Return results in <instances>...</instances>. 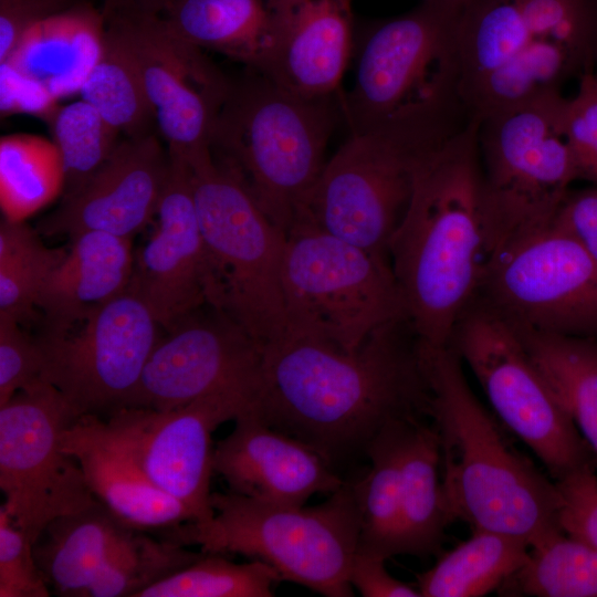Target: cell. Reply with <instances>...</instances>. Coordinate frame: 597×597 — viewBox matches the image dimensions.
<instances>
[{"label":"cell","mask_w":597,"mask_h":597,"mask_svg":"<svg viewBox=\"0 0 597 597\" xmlns=\"http://www.w3.org/2000/svg\"><path fill=\"white\" fill-rule=\"evenodd\" d=\"M429 402L423 346L402 316L353 353L290 334L265 344L252 410L338 472L388 426L429 419Z\"/></svg>","instance_id":"6da1fadb"},{"label":"cell","mask_w":597,"mask_h":597,"mask_svg":"<svg viewBox=\"0 0 597 597\" xmlns=\"http://www.w3.org/2000/svg\"><path fill=\"white\" fill-rule=\"evenodd\" d=\"M465 0H421L355 35L352 87L339 94L349 134H376L429 154L473 118L464 92Z\"/></svg>","instance_id":"7a4b0ae2"},{"label":"cell","mask_w":597,"mask_h":597,"mask_svg":"<svg viewBox=\"0 0 597 597\" xmlns=\"http://www.w3.org/2000/svg\"><path fill=\"white\" fill-rule=\"evenodd\" d=\"M479 121L425 156L388 245L406 317L421 343L446 347L485 262Z\"/></svg>","instance_id":"3957f363"},{"label":"cell","mask_w":597,"mask_h":597,"mask_svg":"<svg viewBox=\"0 0 597 597\" xmlns=\"http://www.w3.org/2000/svg\"><path fill=\"white\" fill-rule=\"evenodd\" d=\"M423 352L430 385L428 415L439 440L442 486L452 520L528 546L561 531L556 482L507 441L473 394L463 363L449 345H423Z\"/></svg>","instance_id":"277c9868"},{"label":"cell","mask_w":597,"mask_h":597,"mask_svg":"<svg viewBox=\"0 0 597 597\" xmlns=\"http://www.w3.org/2000/svg\"><path fill=\"white\" fill-rule=\"evenodd\" d=\"M464 92L483 118L597 71V0H465Z\"/></svg>","instance_id":"5b68a950"},{"label":"cell","mask_w":597,"mask_h":597,"mask_svg":"<svg viewBox=\"0 0 597 597\" xmlns=\"http://www.w3.org/2000/svg\"><path fill=\"white\" fill-rule=\"evenodd\" d=\"M341 118L339 95L305 97L244 67L230 80L210 139L211 156L286 233L325 167L326 148Z\"/></svg>","instance_id":"8992f818"},{"label":"cell","mask_w":597,"mask_h":597,"mask_svg":"<svg viewBox=\"0 0 597 597\" xmlns=\"http://www.w3.org/2000/svg\"><path fill=\"white\" fill-rule=\"evenodd\" d=\"M213 516L163 531L164 538L202 552L240 554L272 566L282 580L327 597L353 596L349 567L360 514L354 481L316 505H279L232 491L212 492Z\"/></svg>","instance_id":"52a82bcc"},{"label":"cell","mask_w":597,"mask_h":597,"mask_svg":"<svg viewBox=\"0 0 597 597\" xmlns=\"http://www.w3.org/2000/svg\"><path fill=\"white\" fill-rule=\"evenodd\" d=\"M565 102L549 94L478 119L485 260L551 227L578 179L563 130Z\"/></svg>","instance_id":"ba28073f"},{"label":"cell","mask_w":597,"mask_h":597,"mask_svg":"<svg viewBox=\"0 0 597 597\" xmlns=\"http://www.w3.org/2000/svg\"><path fill=\"white\" fill-rule=\"evenodd\" d=\"M282 290L285 334L320 339L348 353L384 324L406 316L389 259L304 216L285 233Z\"/></svg>","instance_id":"9c48e42d"},{"label":"cell","mask_w":597,"mask_h":597,"mask_svg":"<svg viewBox=\"0 0 597 597\" xmlns=\"http://www.w3.org/2000/svg\"><path fill=\"white\" fill-rule=\"evenodd\" d=\"M192 175L217 306L263 347L281 338L287 327L282 290L285 233L240 179L213 159L192 169Z\"/></svg>","instance_id":"30bf717a"},{"label":"cell","mask_w":597,"mask_h":597,"mask_svg":"<svg viewBox=\"0 0 597 597\" xmlns=\"http://www.w3.org/2000/svg\"><path fill=\"white\" fill-rule=\"evenodd\" d=\"M448 345L469 366L500 422L527 446L555 482L597 465L517 332L495 310L474 296Z\"/></svg>","instance_id":"8fae6325"},{"label":"cell","mask_w":597,"mask_h":597,"mask_svg":"<svg viewBox=\"0 0 597 597\" xmlns=\"http://www.w3.org/2000/svg\"><path fill=\"white\" fill-rule=\"evenodd\" d=\"M77 418L62 394L40 380L0 406L1 505L35 543L55 519L97 502L63 436Z\"/></svg>","instance_id":"7c38bea8"},{"label":"cell","mask_w":597,"mask_h":597,"mask_svg":"<svg viewBox=\"0 0 597 597\" xmlns=\"http://www.w3.org/2000/svg\"><path fill=\"white\" fill-rule=\"evenodd\" d=\"M475 296L514 327L597 339V262L556 223L490 255Z\"/></svg>","instance_id":"4fadbf2b"},{"label":"cell","mask_w":597,"mask_h":597,"mask_svg":"<svg viewBox=\"0 0 597 597\" xmlns=\"http://www.w3.org/2000/svg\"><path fill=\"white\" fill-rule=\"evenodd\" d=\"M103 14L105 27L135 61L169 154L185 159L191 169L210 161V139L231 77L206 51L175 33L159 13Z\"/></svg>","instance_id":"5bb4252c"},{"label":"cell","mask_w":597,"mask_h":597,"mask_svg":"<svg viewBox=\"0 0 597 597\" xmlns=\"http://www.w3.org/2000/svg\"><path fill=\"white\" fill-rule=\"evenodd\" d=\"M253 397L251 389L229 388L168 410L126 407L109 413L106 421L92 416L102 437L200 524L214 513L212 433L250 411Z\"/></svg>","instance_id":"9a60e30c"},{"label":"cell","mask_w":597,"mask_h":597,"mask_svg":"<svg viewBox=\"0 0 597 597\" xmlns=\"http://www.w3.org/2000/svg\"><path fill=\"white\" fill-rule=\"evenodd\" d=\"M73 328L45 333L42 379L64 397L76 418L112 413L139 383L164 328L129 286Z\"/></svg>","instance_id":"2e32d148"},{"label":"cell","mask_w":597,"mask_h":597,"mask_svg":"<svg viewBox=\"0 0 597 597\" xmlns=\"http://www.w3.org/2000/svg\"><path fill=\"white\" fill-rule=\"evenodd\" d=\"M427 155L376 134H349L327 159L300 216L389 259V241L407 211L418 165Z\"/></svg>","instance_id":"e0dca14e"},{"label":"cell","mask_w":597,"mask_h":597,"mask_svg":"<svg viewBox=\"0 0 597 597\" xmlns=\"http://www.w3.org/2000/svg\"><path fill=\"white\" fill-rule=\"evenodd\" d=\"M164 332L123 408L168 410L229 388L255 392L262 346L222 308L206 304Z\"/></svg>","instance_id":"ac0fdd59"},{"label":"cell","mask_w":597,"mask_h":597,"mask_svg":"<svg viewBox=\"0 0 597 597\" xmlns=\"http://www.w3.org/2000/svg\"><path fill=\"white\" fill-rule=\"evenodd\" d=\"M169 172L157 208V229L135 256L129 287L164 331L192 311L217 306V287L202 237L189 164L169 154Z\"/></svg>","instance_id":"d6986e66"},{"label":"cell","mask_w":597,"mask_h":597,"mask_svg":"<svg viewBox=\"0 0 597 597\" xmlns=\"http://www.w3.org/2000/svg\"><path fill=\"white\" fill-rule=\"evenodd\" d=\"M169 164L158 133L122 137L106 161L39 222L38 232L72 238L101 231L132 239L156 216Z\"/></svg>","instance_id":"ffe728a7"},{"label":"cell","mask_w":597,"mask_h":597,"mask_svg":"<svg viewBox=\"0 0 597 597\" xmlns=\"http://www.w3.org/2000/svg\"><path fill=\"white\" fill-rule=\"evenodd\" d=\"M213 449L212 467L229 490L279 505H304L345 482L307 443L262 421L252 410Z\"/></svg>","instance_id":"44dd1931"},{"label":"cell","mask_w":597,"mask_h":597,"mask_svg":"<svg viewBox=\"0 0 597 597\" xmlns=\"http://www.w3.org/2000/svg\"><path fill=\"white\" fill-rule=\"evenodd\" d=\"M354 46L352 0H282L276 48L262 73L305 97L337 96Z\"/></svg>","instance_id":"7402d4cb"},{"label":"cell","mask_w":597,"mask_h":597,"mask_svg":"<svg viewBox=\"0 0 597 597\" xmlns=\"http://www.w3.org/2000/svg\"><path fill=\"white\" fill-rule=\"evenodd\" d=\"M63 447L82 468L93 495L113 516L135 531H166L193 522L190 511L150 482L97 431L92 415L64 432Z\"/></svg>","instance_id":"603a6c76"},{"label":"cell","mask_w":597,"mask_h":597,"mask_svg":"<svg viewBox=\"0 0 597 597\" xmlns=\"http://www.w3.org/2000/svg\"><path fill=\"white\" fill-rule=\"evenodd\" d=\"M135 255L132 239L101 231L71 238L63 259L48 275L38 305L45 333L74 327L102 304L129 286Z\"/></svg>","instance_id":"cb8c5ba5"},{"label":"cell","mask_w":597,"mask_h":597,"mask_svg":"<svg viewBox=\"0 0 597 597\" xmlns=\"http://www.w3.org/2000/svg\"><path fill=\"white\" fill-rule=\"evenodd\" d=\"M102 9L85 1L40 20L19 39L7 63L61 100L80 94L103 52Z\"/></svg>","instance_id":"d4e9b609"},{"label":"cell","mask_w":597,"mask_h":597,"mask_svg":"<svg viewBox=\"0 0 597 597\" xmlns=\"http://www.w3.org/2000/svg\"><path fill=\"white\" fill-rule=\"evenodd\" d=\"M282 0H166L160 15L189 43L263 72L276 48Z\"/></svg>","instance_id":"484cf974"},{"label":"cell","mask_w":597,"mask_h":597,"mask_svg":"<svg viewBox=\"0 0 597 597\" xmlns=\"http://www.w3.org/2000/svg\"><path fill=\"white\" fill-rule=\"evenodd\" d=\"M132 530L101 503L53 520L33 544L48 585L62 596H81Z\"/></svg>","instance_id":"4316f807"},{"label":"cell","mask_w":597,"mask_h":597,"mask_svg":"<svg viewBox=\"0 0 597 597\" xmlns=\"http://www.w3.org/2000/svg\"><path fill=\"white\" fill-rule=\"evenodd\" d=\"M451 522L437 432L428 419L413 421L408 426L401 457L398 555L440 554Z\"/></svg>","instance_id":"83f0119b"},{"label":"cell","mask_w":597,"mask_h":597,"mask_svg":"<svg viewBox=\"0 0 597 597\" xmlns=\"http://www.w3.org/2000/svg\"><path fill=\"white\" fill-rule=\"evenodd\" d=\"M514 328L597 461V339Z\"/></svg>","instance_id":"f1b7e54d"},{"label":"cell","mask_w":597,"mask_h":597,"mask_svg":"<svg viewBox=\"0 0 597 597\" xmlns=\"http://www.w3.org/2000/svg\"><path fill=\"white\" fill-rule=\"evenodd\" d=\"M530 546L512 536L472 531L437 563L417 575L421 597H481L499 590L528 557Z\"/></svg>","instance_id":"f546056e"},{"label":"cell","mask_w":597,"mask_h":597,"mask_svg":"<svg viewBox=\"0 0 597 597\" xmlns=\"http://www.w3.org/2000/svg\"><path fill=\"white\" fill-rule=\"evenodd\" d=\"M411 422H395L385 428L366 449L368 471L353 480L360 514L359 553L386 559L398 555L401 457Z\"/></svg>","instance_id":"4dcf8cb0"},{"label":"cell","mask_w":597,"mask_h":597,"mask_svg":"<svg viewBox=\"0 0 597 597\" xmlns=\"http://www.w3.org/2000/svg\"><path fill=\"white\" fill-rule=\"evenodd\" d=\"M64 190V167L53 139L34 134L0 138V207L4 219L25 221Z\"/></svg>","instance_id":"1f68e13d"},{"label":"cell","mask_w":597,"mask_h":597,"mask_svg":"<svg viewBox=\"0 0 597 597\" xmlns=\"http://www.w3.org/2000/svg\"><path fill=\"white\" fill-rule=\"evenodd\" d=\"M501 595L597 597V548L562 530L528 549L526 563L499 590Z\"/></svg>","instance_id":"d6a6232c"},{"label":"cell","mask_w":597,"mask_h":597,"mask_svg":"<svg viewBox=\"0 0 597 597\" xmlns=\"http://www.w3.org/2000/svg\"><path fill=\"white\" fill-rule=\"evenodd\" d=\"M80 95L122 137L158 133L135 61L123 42L106 27L103 52Z\"/></svg>","instance_id":"836d02e7"},{"label":"cell","mask_w":597,"mask_h":597,"mask_svg":"<svg viewBox=\"0 0 597 597\" xmlns=\"http://www.w3.org/2000/svg\"><path fill=\"white\" fill-rule=\"evenodd\" d=\"M279 582H282L279 573L264 562L234 563L223 554L202 552L197 559L145 587L135 597H271Z\"/></svg>","instance_id":"e575fe53"},{"label":"cell","mask_w":597,"mask_h":597,"mask_svg":"<svg viewBox=\"0 0 597 597\" xmlns=\"http://www.w3.org/2000/svg\"><path fill=\"white\" fill-rule=\"evenodd\" d=\"M167 538L129 530L85 591L84 597H135L138 591L197 559L195 553Z\"/></svg>","instance_id":"d590c367"},{"label":"cell","mask_w":597,"mask_h":597,"mask_svg":"<svg viewBox=\"0 0 597 597\" xmlns=\"http://www.w3.org/2000/svg\"><path fill=\"white\" fill-rule=\"evenodd\" d=\"M50 125L64 167L63 196L77 190L106 161L122 138L82 98L61 106Z\"/></svg>","instance_id":"8d00e7d4"},{"label":"cell","mask_w":597,"mask_h":597,"mask_svg":"<svg viewBox=\"0 0 597 597\" xmlns=\"http://www.w3.org/2000/svg\"><path fill=\"white\" fill-rule=\"evenodd\" d=\"M65 253V249H51L42 243L0 262V315L20 324L29 320L48 275Z\"/></svg>","instance_id":"74e56055"},{"label":"cell","mask_w":597,"mask_h":597,"mask_svg":"<svg viewBox=\"0 0 597 597\" xmlns=\"http://www.w3.org/2000/svg\"><path fill=\"white\" fill-rule=\"evenodd\" d=\"M49 585L33 554V542L0 507V597H48Z\"/></svg>","instance_id":"f35d334b"},{"label":"cell","mask_w":597,"mask_h":597,"mask_svg":"<svg viewBox=\"0 0 597 597\" xmlns=\"http://www.w3.org/2000/svg\"><path fill=\"white\" fill-rule=\"evenodd\" d=\"M578 84L576 94L566 98L563 130L578 179L597 184V92L589 75Z\"/></svg>","instance_id":"ab89813d"},{"label":"cell","mask_w":597,"mask_h":597,"mask_svg":"<svg viewBox=\"0 0 597 597\" xmlns=\"http://www.w3.org/2000/svg\"><path fill=\"white\" fill-rule=\"evenodd\" d=\"M43 354L15 320L0 315V406L42 380Z\"/></svg>","instance_id":"60d3db41"},{"label":"cell","mask_w":597,"mask_h":597,"mask_svg":"<svg viewBox=\"0 0 597 597\" xmlns=\"http://www.w3.org/2000/svg\"><path fill=\"white\" fill-rule=\"evenodd\" d=\"M597 465L556 481L561 494V530L597 548Z\"/></svg>","instance_id":"b9f144b4"},{"label":"cell","mask_w":597,"mask_h":597,"mask_svg":"<svg viewBox=\"0 0 597 597\" xmlns=\"http://www.w3.org/2000/svg\"><path fill=\"white\" fill-rule=\"evenodd\" d=\"M59 100L43 85L7 63H0V111L2 116L25 113L52 122Z\"/></svg>","instance_id":"7bdbcfd3"},{"label":"cell","mask_w":597,"mask_h":597,"mask_svg":"<svg viewBox=\"0 0 597 597\" xmlns=\"http://www.w3.org/2000/svg\"><path fill=\"white\" fill-rule=\"evenodd\" d=\"M386 558L356 552L353 557L348 579L353 588L364 597H419L417 587H412L394 576L386 566Z\"/></svg>","instance_id":"ee69618b"},{"label":"cell","mask_w":597,"mask_h":597,"mask_svg":"<svg viewBox=\"0 0 597 597\" xmlns=\"http://www.w3.org/2000/svg\"><path fill=\"white\" fill-rule=\"evenodd\" d=\"M554 223L572 234L597 262V187L569 191Z\"/></svg>","instance_id":"f6af8a7d"},{"label":"cell","mask_w":597,"mask_h":597,"mask_svg":"<svg viewBox=\"0 0 597 597\" xmlns=\"http://www.w3.org/2000/svg\"><path fill=\"white\" fill-rule=\"evenodd\" d=\"M103 12L138 11L160 13L166 0H102Z\"/></svg>","instance_id":"bcb514c9"},{"label":"cell","mask_w":597,"mask_h":597,"mask_svg":"<svg viewBox=\"0 0 597 597\" xmlns=\"http://www.w3.org/2000/svg\"><path fill=\"white\" fill-rule=\"evenodd\" d=\"M589 78H590V82H591L594 88L597 92V71L595 73H593V74H589Z\"/></svg>","instance_id":"7dc6e473"},{"label":"cell","mask_w":597,"mask_h":597,"mask_svg":"<svg viewBox=\"0 0 597 597\" xmlns=\"http://www.w3.org/2000/svg\"><path fill=\"white\" fill-rule=\"evenodd\" d=\"M1 1V0H0Z\"/></svg>","instance_id":"c3c4849f"}]
</instances>
